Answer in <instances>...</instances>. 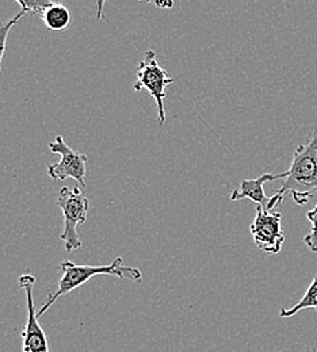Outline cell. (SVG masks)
I'll return each mask as SVG.
<instances>
[{
	"label": "cell",
	"mask_w": 317,
	"mask_h": 352,
	"mask_svg": "<svg viewBox=\"0 0 317 352\" xmlns=\"http://www.w3.org/2000/svg\"><path fill=\"white\" fill-rule=\"evenodd\" d=\"M49 149L60 155L61 159L47 167V175L53 180L74 179L86 187V163L89 157L72 149L61 135H57L56 140L49 144Z\"/></svg>",
	"instance_id": "obj_5"
},
{
	"label": "cell",
	"mask_w": 317,
	"mask_h": 352,
	"mask_svg": "<svg viewBox=\"0 0 317 352\" xmlns=\"http://www.w3.org/2000/svg\"><path fill=\"white\" fill-rule=\"evenodd\" d=\"M312 352H317L316 350H312Z\"/></svg>",
	"instance_id": "obj_16"
},
{
	"label": "cell",
	"mask_w": 317,
	"mask_h": 352,
	"mask_svg": "<svg viewBox=\"0 0 317 352\" xmlns=\"http://www.w3.org/2000/svg\"><path fill=\"white\" fill-rule=\"evenodd\" d=\"M256 247L267 254L276 255L282 250L285 236L282 232V214L256 206V216L250 226Z\"/></svg>",
	"instance_id": "obj_6"
},
{
	"label": "cell",
	"mask_w": 317,
	"mask_h": 352,
	"mask_svg": "<svg viewBox=\"0 0 317 352\" xmlns=\"http://www.w3.org/2000/svg\"><path fill=\"white\" fill-rule=\"evenodd\" d=\"M307 219L311 221L312 229H311V232L304 237V243L307 244V247H308L312 252H317V205L314 210H311V212L307 213Z\"/></svg>",
	"instance_id": "obj_13"
},
{
	"label": "cell",
	"mask_w": 317,
	"mask_h": 352,
	"mask_svg": "<svg viewBox=\"0 0 317 352\" xmlns=\"http://www.w3.org/2000/svg\"><path fill=\"white\" fill-rule=\"evenodd\" d=\"M21 6V10H23L26 14H33L37 16L44 15L46 8L53 3V1H32V0H18L17 1Z\"/></svg>",
	"instance_id": "obj_12"
},
{
	"label": "cell",
	"mask_w": 317,
	"mask_h": 352,
	"mask_svg": "<svg viewBox=\"0 0 317 352\" xmlns=\"http://www.w3.org/2000/svg\"><path fill=\"white\" fill-rule=\"evenodd\" d=\"M19 286L26 293V301H28V322L25 331L21 333L23 339V352H49V344L46 339L45 332L41 328L37 317V311L34 309V300H33V289L36 283V278L30 274L21 275Z\"/></svg>",
	"instance_id": "obj_7"
},
{
	"label": "cell",
	"mask_w": 317,
	"mask_h": 352,
	"mask_svg": "<svg viewBox=\"0 0 317 352\" xmlns=\"http://www.w3.org/2000/svg\"><path fill=\"white\" fill-rule=\"evenodd\" d=\"M285 174L279 191L272 197L269 212L279 206L286 195H292L298 206H304L311 201L312 194L317 190V131L294 151L290 168Z\"/></svg>",
	"instance_id": "obj_1"
},
{
	"label": "cell",
	"mask_w": 317,
	"mask_h": 352,
	"mask_svg": "<svg viewBox=\"0 0 317 352\" xmlns=\"http://www.w3.org/2000/svg\"><path fill=\"white\" fill-rule=\"evenodd\" d=\"M46 28L52 32H63L71 23V11L61 3H52L43 15Z\"/></svg>",
	"instance_id": "obj_9"
},
{
	"label": "cell",
	"mask_w": 317,
	"mask_h": 352,
	"mask_svg": "<svg viewBox=\"0 0 317 352\" xmlns=\"http://www.w3.org/2000/svg\"><path fill=\"white\" fill-rule=\"evenodd\" d=\"M26 15V12L23 10H21V12H18L12 19H10L6 23H0V71H1V61L4 57V52H6V46H7V38L10 36L11 29Z\"/></svg>",
	"instance_id": "obj_11"
},
{
	"label": "cell",
	"mask_w": 317,
	"mask_h": 352,
	"mask_svg": "<svg viewBox=\"0 0 317 352\" xmlns=\"http://www.w3.org/2000/svg\"><path fill=\"white\" fill-rule=\"evenodd\" d=\"M103 4H105L103 1L96 3V6H98V15H96V19H102V18H103V10H102Z\"/></svg>",
	"instance_id": "obj_15"
},
{
	"label": "cell",
	"mask_w": 317,
	"mask_h": 352,
	"mask_svg": "<svg viewBox=\"0 0 317 352\" xmlns=\"http://www.w3.org/2000/svg\"><path fill=\"white\" fill-rule=\"evenodd\" d=\"M304 309H315L317 311V272L314 280L311 282L308 290L305 292L304 297L300 300V302L296 304L293 308L281 309L279 314H281V317H293Z\"/></svg>",
	"instance_id": "obj_10"
},
{
	"label": "cell",
	"mask_w": 317,
	"mask_h": 352,
	"mask_svg": "<svg viewBox=\"0 0 317 352\" xmlns=\"http://www.w3.org/2000/svg\"><path fill=\"white\" fill-rule=\"evenodd\" d=\"M56 204L63 212L64 221V230L60 234V239L64 241L65 251L71 254L83 245L78 233V226L87 221L90 201L79 187H63L58 192Z\"/></svg>",
	"instance_id": "obj_3"
},
{
	"label": "cell",
	"mask_w": 317,
	"mask_h": 352,
	"mask_svg": "<svg viewBox=\"0 0 317 352\" xmlns=\"http://www.w3.org/2000/svg\"><path fill=\"white\" fill-rule=\"evenodd\" d=\"M285 173L281 174H263L259 176L258 179H251V180H243L239 187L230 194V201H241V199H251L252 202H255L258 206L263 208V209H269L270 201L272 198H269L265 194V188L263 186L267 182L272 180H279V179H285Z\"/></svg>",
	"instance_id": "obj_8"
},
{
	"label": "cell",
	"mask_w": 317,
	"mask_h": 352,
	"mask_svg": "<svg viewBox=\"0 0 317 352\" xmlns=\"http://www.w3.org/2000/svg\"><path fill=\"white\" fill-rule=\"evenodd\" d=\"M124 259L121 256L116 258L113 263L109 265H79L72 263L71 261H64L60 264L61 278L58 280V287L54 293H50L45 304L39 309L37 317L45 314L47 309L50 308L60 297L71 293L72 290L79 289L85 283H87L91 278L98 275H114L121 279H131L133 282H142L141 271L136 267H125Z\"/></svg>",
	"instance_id": "obj_2"
},
{
	"label": "cell",
	"mask_w": 317,
	"mask_h": 352,
	"mask_svg": "<svg viewBox=\"0 0 317 352\" xmlns=\"http://www.w3.org/2000/svg\"><path fill=\"white\" fill-rule=\"evenodd\" d=\"M175 79L168 75V72L159 64L157 54L155 50H148L144 58L140 61L136 72V83L133 88L137 92L146 89L156 100L157 113H159V125L163 126L166 124V110H164V99L166 88L174 85Z\"/></svg>",
	"instance_id": "obj_4"
},
{
	"label": "cell",
	"mask_w": 317,
	"mask_h": 352,
	"mask_svg": "<svg viewBox=\"0 0 317 352\" xmlns=\"http://www.w3.org/2000/svg\"><path fill=\"white\" fill-rule=\"evenodd\" d=\"M153 4L159 8H173L174 1H153Z\"/></svg>",
	"instance_id": "obj_14"
}]
</instances>
